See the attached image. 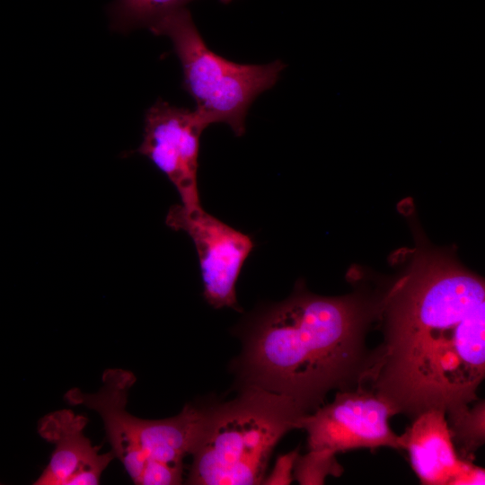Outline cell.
<instances>
[{"instance_id": "1", "label": "cell", "mask_w": 485, "mask_h": 485, "mask_svg": "<svg viewBox=\"0 0 485 485\" xmlns=\"http://www.w3.org/2000/svg\"><path fill=\"white\" fill-rule=\"evenodd\" d=\"M383 343L358 387L412 419L453 418L478 399L485 376L484 281L452 260L423 256L379 303Z\"/></svg>"}, {"instance_id": "2", "label": "cell", "mask_w": 485, "mask_h": 485, "mask_svg": "<svg viewBox=\"0 0 485 485\" xmlns=\"http://www.w3.org/2000/svg\"><path fill=\"white\" fill-rule=\"evenodd\" d=\"M377 314L379 303L357 295L322 296L297 286L251 322L241 358L245 385L289 396L309 412L329 391L357 388Z\"/></svg>"}, {"instance_id": "3", "label": "cell", "mask_w": 485, "mask_h": 485, "mask_svg": "<svg viewBox=\"0 0 485 485\" xmlns=\"http://www.w3.org/2000/svg\"><path fill=\"white\" fill-rule=\"evenodd\" d=\"M310 413L293 398L245 385L233 401L207 410L194 449L188 483L252 485L262 483L277 443L301 428Z\"/></svg>"}, {"instance_id": "4", "label": "cell", "mask_w": 485, "mask_h": 485, "mask_svg": "<svg viewBox=\"0 0 485 485\" xmlns=\"http://www.w3.org/2000/svg\"><path fill=\"white\" fill-rule=\"evenodd\" d=\"M165 35L182 68L183 90L193 99L195 111L207 125L227 124L236 137L245 132V119L253 101L271 89L287 64H240L212 51L197 29L188 8L180 9L152 26Z\"/></svg>"}, {"instance_id": "5", "label": "cell", "mask_w": 485, "mask_h": 485, "mask_svg": "<svg viewBox=\"0 0 485 485\" xmlns=\"http://www.w3.org/2000/svg\"><path fill=\"white\" fill-rule=\"evenodd\" d=\"M165 223L173 230L188 234L194 242L206 301L216 309L239 310L236 283L254 248L251 237L207 213L202 207L173 205Z\"/></svg>"}, {"instance_id": "6", "label": "cell", "mask_w": 485, "mask_h": 485, "mask_svg": "<svg viewBox=\"0 0 485 485\" xmlns=\"http://www.w3.org/2000/svg\"><path fill=\"white\" fill-rule=\"evenodd\" d=\"M395 414L384 400L357 387L339 391L331 403L306 414L301 428L307 431L310 450L336 454L356 448L401 449L400 436L389 425Z\"/></svg>"}, {"instance_id": "7", "label": "cell", "mask_w": 485, "mask_h": 485, "mask_svg": "<svg viewBox=\"0 0 485 485\" xmlns=\"http://www.w3.org/2000/svg\"><path fill=\"white\" fill-rule=\"evenodd\" d=\"M206 128L195 110L158 100L146 112L143 141L136 151L168 178L188 208L201 207L198 171Z\"/></svg>"}, {"instance_id": "8", "label": "cell", "mask_w": 485, "mask_h": 485, "mask_svg": "<svg viewBox=\"0 0 485 485\" xmlns=\"http://www.w3.org/2000/svg\"><path fill=\"white\" fill-rule=\"evenodd\" d=\"M88 419L70 410L43 417L38 426L41 437L55 445L48 464L34 485H96L115 458L112 451L100 454L84 436Z\"/></svg>"}, {"instance_id": "9", "label": "cell", "mask_w": 485, "mask_h": 485, "mask_svg": "<svg viewBox=\"0 0 485 485\" xmlns=\"http://www.w3.org/2000/svg\"><path fill=\"white\" fill-rule=\"evenodd\" d=\"M401 447L422 484H484V469L464 460L455 451L445 413L431 410L413 419L400 436Z\"/></svg>"}, {"instance_id": "10", "label": "cell", "mask_w": 485, "mask_h": 485, "mask_svg": "<svg viewBox=\"0 0 485 485\" xmlns=\"http://www.w3.org/2000/svg\"><path fill=\"white\" fill-rule=\"evenodd\" d=\"M135 382L132 372L109 368L102 375V385L97 392L87 393L72 388L65 394V400L71 405L85 406L99 413L112 453L137 484L147 457L137 437L133 415L126 409L128 392Z\"/></svg>"}, {"instance_id": "11", "label": "cell", "mask_w": 485, "mask_h": 485, "mask_svg": "<svg viewBox=\"0 0 485 485\" xmlns=\"http://www.w3.org/2000/svg\"><path fill=\"white\" fill-rule=\"evenodd\" d=\"M207 410L186 405L172 418L149 420L133 416L140 446L147 459L182 463L192 454L201 436Z\"/></svg>"}, {"instance_id": "12", "label": "cell", "mask_w": 485, "mask_h": 485, "mask_svg": "<svg viewBox=\"0 0 485 485\" xmlns=\"http://www.w3.org/2000/svg\"><path fill=\"white\" fill-rule=\"evenodd\" d=\"M195 0H115L109 12L114 30L125 32L150 29L167 15L186 8Z\"/></svg>"}, {"instance_id": "13", "label": "cell", "mask_w": 485, "mask_h": 485, "mask_svg": "<svg viewBox=\"0 0 485 485\" xmlns=\"http://www.w3.org/2000/svg\"><path fill=\"white\" fill-rule=\"evenodd\" d=\"M453 441L461 451V458L469 460L485 440V403L477 400L454 417L447 419Z\"/></svg>"}, {"instance_id": "14", "label": "cell", "mask_w": 485, "mask_h": 485, "mask_svg": "<svg viewBox=\"0 0 485 485\" xmlns=\"http://www.w3.org/2000/svg\"><path fill=\"white\" fill-rule=\"evenodd\" d=\"M342 471L334 454L326 450H310L303 456L298 455L294 479L303 485L322 484L327 476H339Z\"/></svg>"}, {"instance_id": "15", "label": "cell", "mask_w": 485, "mask_h": 485, "mask_svg": "<svg viewBox=\"0 0 485 485\" xmlns=\"http://www.w3.org/2000/svg\"><path fill=\"white\" fill-rule=\"evenodd\" d=\"M182 463L147 459L137 480L138 485H175L182 481Z\"/></svg>"}, {"instance_id": "16", "label": "cell", "mask_w": 485, "mask_h": 485, "mask_svg": "<svg viewBox=\"0 0 485 485\" xmlns=\"http://www.w3.org/2000/svg\"><path fill=\"white\" fill-rule=\"evenodd\" d=\"M298 449L278 457L271 473L263 480L268 485H287L294 480L293 470L298 457Z\"/></svg>"}]
</instances>
